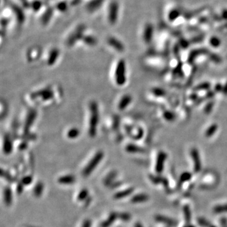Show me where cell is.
<instances>
[{
    "instance_id": "7",
    "label": "cell",
    "mask_w": 227,
    "mask_h": 227,
    "mask_svg": "<svg viewBox=\"0 0 227 227\" xmlns=\"http://www.w3.org/2000/svg\"><path fill=\"white\" fill-rule=\"evenodd\" d=\"M155 220L160 223H162L165 224L169 226L174 227L177 225V222L175 220L162 215L156 216Z\"/></svg>"
},
{
    "instance_id": "29",
    "label": "cell",
    "mask_w": 227,
    "mask_h": 227,
    "mask_svg": "<svg viewBox=\"0 0 227 227\" xmlns=\"http://www.w3.org/2000/svg\"><path fill=\"white\" fill-rule=\"evenodd\" d=\"M191 178V174L189 172H184L181 175L180 178V183L182 184L184 182H186L189 180Z\"/></svg>"
},
{
    "instance_id": "24",
    "label": "cell",
    "mask_w": 227,
    "mask_h": 227,
    "mask_svg": "<svg viewBox=\"0 0 227 227\" xmlns=\"http://www.w3.org/2000/svg\"><path fill=\"white\" fill-rule=\"evenodd\" d=\"M42 6V3L40 0H34L30 3V7L32 8L33 11H37Z\"/></svg>"
},
{
    "instance_id": "18",
    "label": "cell",
    "mask_w": 227,
    "mask_h": 227,
    "mask_svg": "<svg viewBox=\"0 0 227 227\" xmlns=\"http://www.w3.org/2000/svg\"><path fill=\"white\" fill-rule=\"evenodd\" d=\"M104 0H92V1H90L87 5L88 10L90 11H96L95 10L98 9V8L102 5Z\"/></svg>"
},
{
    "instance_id": "31",
    "label": "cell",
    "mask_w": 227,
    "mask_h": 227,
    "mask_svg": "<svg viewBox=\"0 0 227 227\" xmlns=\"http://www.w3.org/2000/svg\"><path fill=\"white\" fill-rule=\"evenodd\" d=\"M33 180V178L31 175H27L23 177L21 180V183L23 185H28L32 184Z\"/></svg>"
},
{
    "instance_id": "39",
    "label": "cell",
    "mask_w": 227,
    "mask_h": 227,
    "mask_svg": "<svg viewBox=\"0 0 227 227\" xmlns=\"http://www.w3.org/2000/svg\"><path fill=\"white\" fill-rule=\"evenodd\" d=\"M211 227H216V226H214V225H211Z\"/></svg>"
},
{
    "instance_id": "5",
    "label": "cell",
    "mask_w": 227,
    "mask_h": 227,
    "mask_svg": "<svg viewBox=\"0 0 227 227\" xmlns=\"http://www.w3.org/2000/svg\"><path fill=\"white\" fill-rule=\"evenodd\" d=\"M83 27L81 25V27L77 28L74 31L68 39V43L69 45H73L76 41L78 39L83 38Z\"/></svg>"
},
{
    "instance_id": "22",
    "label": "cell",
    "mask_w": 227,
    "mask_h": 227,
    "mask_svg": "<svg viewBox=\"0 0 227 227\" xmlns=\"http://www.w3.org/2000/svg\"><path fill=\"white\" fill-rule=\"evenodd\" d=\"M89 192L87 189H81L79 194H78L77 199L79 201H84L85 199H87L88 198Z\"/></svg>"
},
{
    "instance_id": "1",
    "label": "cell",
    "mask_w": 227,
    "mask_h": 227,
    "mask_svg": "<svg viewBox=\"0 0 227 227\" xmlns=\"http://www.w3.org/2000/svg\"><path fill=\"white\" fill-rule=\"evenodd\" d=\"M90 117L89 121L88 133L90 136L93 137L97 133V128L99 121L98 109L97 103L92 102L90 105Z\"/></svg>"
},
{
    "instance_id": "37",
    "label": "cell",
    "mask_w": 227,
    "mask_h": 227,
    "mask_svg": "<svg viewBox=\"0 0 227 227\" xmlns=\"http://www.w3.org/2000/svg\"><path fill=\"white\" fill-rule=\"evenodd\" d=\"M221 224L223 225H225L226 223H227V220L226 219V218H222V219H221Z\"/></svg>"
},
{
    "instance_id": "6",
    "label": "cell",
    "mask_w": 227,
    "mask_h": 227,
    "mask_svg": "<svg viewBox=\"0 0 227 227\" xmlns=\"http://www.w3.org/2000/svg\"><path fill=\"white\" fill-rule=\"evenodd\" d=\"M107 42L111 47L119 52H121L124 50V47L122 43L119 39L114 37H110L108 40H107Z\"/></svg>"
},
{
    "instance_id": "36",
    "label": "cell",
    "mask_w": 227,
    "mask_h": 227,
    "mask_svg": "<svg viewBox=\"0 0 227 227\" xmlns=\"http://www.w3.org/2000/svg\"><path fill=\"white\" fill-rule=\"evenodd\" d=\"M134 227H143V225L139 222H136L134 225Z\"/></svg>"
},
{
    "instance_id": "13",
    "label": "cell",
    "mask_w": 227,
    "mask_h": 227,
    "mask_svg": "<svg viewBox=\"0 0 227 227\" xmlns=\"http://www.w3.org/2000/svg\"><path fill=\"white\" fill-rule=\"evenodd\" d=\"M133 191H134V188H132V187L122 190L121 191H119L115 193L114 195V198L115 199H122V198H124L131 194Z\"/></svg>"
},
{
    "instance_id": "16",
    "label": "cell",
    "mask_w": 227,
    "mask_h": 227,
    "mask_svg": "<svg viewBox=\"0 0 227 227\" xmlns=\"http://www.w3.org/2000/svg\"><path fill=\"white\" fill-rule=\"evenodd\" d=\"M59 54V51L58 49H54L49 54V56L48 57L47 63L49 65H52L55 63L57 59L58 58Z\"/></svg>"
},
{
    "instance_id": "10",
    "label": "cell",
    "mask_w": 227,
    "mask_h": 227,
    "mask_svg": "<svg viewBox=\"0 0 227 227\" xmlns=\"http://www.w3.org/2000/svg\"><path fill=\"white\" fill-rule=\"evenodd\" d=\"M57 181L61 184L70 185L75 182L76 178L73 175H66L60 177Z\"/></svg>"
},
{
    "instance_id": "35",
    "label": "cell",
    "mask_w": 227,
    "mask_h": 227,
    "mask_svg": "<svg viewBox=\"0 0 227 227\" xmlns=\"http://www.w3.org/2000/svg\"><path fill=\"white\" fill-rule=\"evenodd\" d=\"M23 185L22 183H20L17 185V187H16V192L18 194H20L23 191Z\"/></svg>"
},
{
    "instance_id": "26",
    "label": "cell",
    "mask_w": 227,
    "mask_h": 227,
    "mask_svg": "<svg viewBox=\"0 0 227 227\" xmlns=\"http://www.w3.org/2000/svg\"><path fill=\"white\" fill-rule=\"evenodd\" d=\"M80 134V131L77 128H72L69 129L68 132L67 136L69 138L71 139H75L77 138Z\"/></svg>"
},
{
    "instance_id": "9",
    "label": "cell",
    "mask_w": 227,
    "mask_h": 227,
    "mask_svg": "<svg viewBox=\"0 0 227 227\" xmlns=\"http://www.w3.org/2000/svg\"><path fill=\"white\" fill-rule=\"evenodd\" d=\"M166 159V155L164 153L162 152L158 155L157 161H156V171L157 173L160 174V173L162 172L163 169V165L165 160Z\"/></svg>"
},
{
    "instance_id": "38",
    "label": "cell",
    "mask_w": 227,
    "mask_h": 227,
    "mask_svg": "<svg viewBox=\"0 0 227 227\" xmlns=\"http://www.w3.org/2000/svg\"><path fill=\"white\" fill-rule=\"evenodd\" d=\"M184 227H195V226H193V225H187L184 226Z\"/></svg>"
},
{
    "instance_id": "30",
    "label": "cell",
    "mask_w": 227,
    "mask_h": 227,
    "mask_svg": "<svg viewBox=\"0 0 227 227\" xmlns=\"http://www.w3.org/2000/svg\"><path fill=\"white\" fill-rule=\"evenodd\" d=\"M67 4L64 1H60L57 4L56 9L58 10L59 11H65L67 9Z\"/></svg>"
},
{
    "instance_id": "11",
    "label": "cell",
    "mask_w": 227,
    "mask_h": 227,
    "mask_svg": "<svg viewBox=\"0 0 227 227\" xmlns=\"http://www.w3.org/2000/svg\"><path fill=\"white\" fill-rule=\"evenodd\" d=\"M4 201L7 206H10L13 201V194H12V191L10 187H6L4 189L3 191Z\"/></svg>"
},
{
    "instance_id": "15",
    "label": "cell",
    "mask_w": 227,
    "mask_h": 227,
    "mask_svg": "<svg viewBox=\"0 0 227 227\" xmlns=\"http://www.w3.org/2000/svg\"><path fill=\"white\" fill-rule=\"evenodd\" d=\"M149 199V196L146 194H138L134 195L131 198V202L133 203H141L146 202Z\"/></svg>"
},
{
    "instance_id": "8",
    "label": "cell",
    "mask_w": 227,
    "mask_h": 227,
    "mask_svg": "<svg viewBox=\"0 0 227 227\" xmlns=\"http://www.w3.org/2000/svg\"><path fill=\"white\" fill-rule=\"evenodd\" d=\"M36 117V112L35 111H32L31 112L29 113L27 115V117L25 121V124L24 126V132L25 133H28L29 131L30 127L32 126V125L34 123V121Z\"/></svg>"
},
{
    "instance_id": "12",
    "label": "cell",
    "mask_w": 227,
    "mask_h": 227,
    "mask_svg": "<svg viewBox=\"0 0 227 227\" xmlns=\"http://www.w3.org/2000/svg\"><path fill=\"white\" fill-rule=\"evenodd\" d=\"M118 218V214L116 213L115 212H112L111 213L108 218H107V220L103 221L100 226L101 227H109L110 225H112L114 222L115 221V220Z\"/></svg>"
},
{
    "instance_id": "33",
    "label": "cell",
    "mask_w": 227,
    "mask_h": 227,
    "mask_svg": "<svg viewBox=\"0 0 227 227\" xmlns=\"http://www.w3.org/2000/svg\"><path fill=\"white\" fill-rule=\"evenodd\" d=\"M126 150L130 153H137V152H142V149H140L139 148L136 147L134 145H129L126 148Z\"/></svg>"
},
{
    "instance_id": "21",
    "label": "cell",
    "mask_w": 227,
    "mask_h": 227,
    "mask_svg": "<svg viewBox=\"0 0 227 227\" xmlns=\"http://www.w3.org/2000/svg\"><path fill=\"white\" fill-rule=\"evenodd\" d=\"M117 176V173L115 172H112L107 175V177L104 180V183L105 185H111L114 183V180Z\"/></svg>"
},
{
    "instance_id": "34",
    "label": "cell",
    "mask_w": 227,
    "mask_h": 227,
    "mask_svg": "<svg viewBox=\"0 0 227 227\" xmlns=\"http://www.w3.org/2000/svg\"><path fill=\"white\" fill-rule=\"evenodd\" d=\"M91 226H92V221L87 219L83 221L81 227H91Z\"/></svg>"
},
{
    "instance_id": "2",
    "label": "cell",
    "mask_w": 227,
    "mask_h": 227,
    "mask_svg": "<svg viewBox=\"0 0 227 227\" xmlns=\"http://www.w3.org/2000/svg\"><path fill=\"white\" fill-rule=\"evenodd\" d=\"M103 158H104V153H103V152L98 151L97 153L93 156V158L91 159V160L84 168L83 172H82L83 175L85 177H86L90 174H92V172L95 170V168L100 163Z\"/></svg>"
},
{
    "instance_id": "17",
    "label": "cell",
    "mask_w": 227,
    "mask_h": 227,
    "mask_svg": "<svg viewBox=\"0 0 227 227\" xmlns=\"http://www.w3.org/2000/svg\"><path fill=\"white\" fill-rule=\"evenodd\" d=\"M13 149V145H12V142L10 138L8 136H6L5 138V141H4V145H3V151L4 153L6 154H10Z\"/></svg>"
},
{
    "instance_id": "3",
    "label": "cell",
    "mask_w": 227,
    "mask_h": 227,
    "mask_svg": "<svg viewBox=\"0 0 227 227\" xmlns=\"http://www.w3.org/2000/svg\"><path fill=\"white\" fill-rule=\"evenodd\" d=\"M119 15V4L118 1L112 0L109 4L107 9V20L111 25L117 23Z\"/></svg>"
},
{
    "instance_id": "19",
    "label": "cell",
    "mask_w": 227,
    "mask_h": 227,
    "mask_svg": "<svg viewBox=\"0 0 227 227\" xmlns=\"http://www.w3.org/2000/svg\"><path fill=\"white\" fill-rule=\"evenodd\" d=\"M131 101V97L129 95H124L119 103V108L121 110H124L126 109Z\"/></svg>"
},
{
    "instance_id": "27",
    "label": "cell",
    "mask_w": 227,
    "mask_h": 227,
    "mask_svg": "<svg viewBox=\"0 0 227 227\" xmlns=\"http://www.w3.org/2000/svg\"><path fill=\"white\" fill-rule=\"evenodd\" d=\"M83 40L86 44L89 45H93L96 44L97 39L93 37V36H86L85 37L83 38Z\"/></svg>"
},
{
    "instance_id": "4",
    "label": "cell",
    "mask_w": 227,
    "mask_h": 227,
    "mask_svg": "<svg viewBox=\"0 0 227 227\" xmlns=\"http://www.w3.org/2000/svg\"><path fill=\"white\" fill-rule=\"evenodd\" d=\"M115 80L118 85H123L126 81V63L122 59L118 62L115 68Z\"/></svg>"
},
{
    "instance_id": "14",
    "label": "cell",
    "mask_w": 227,
    "mask_h": 227,
    "mask_svg": "<svg viewBox=\"0 0 227 227\" xmlns=\"http://www.w3.org/2000/svg\"><path fill=\"white\" fill-rule=\"evenodd\" d=\"M191 156L194 162V170L196 172H198L201 169V162L197 151L193 150L191 152Z\"/></svg>"
},
{
    "instance_id": "28",
    "label": "cell",
    "mask_w": 227,
    "mask_h": 227,
    "mask_svg": "<svg viewBox=\"0 0 227 227\" xmlns=\"http://www.w3.org/2000/svg\"><path fill=\"white\" fill-rule=\"evenodd\" d=\"M131 214L128 213H121L118 214V218L124 221H128L131 220Z\"/></svg>"
},
{
    "instance_id": "20",
    "label": "cell",
    "mask_w": 227,
    "mask_h": 227,
    "mask_svg": "<svg viewBox=\"0 0 227 227\" xmlns=\"http://www.w3.org/2000/svg\"><path fill=\"white\" fill-rule=\"evenodd\" d=\"M43 191H44V184L42 182H38L35 185L33 192H34V194L35 197H39L42 194Z\"/></svg>"
},
{
    "instance_id": "23",
    "label": "cell",
    "mask_w": 227,
    "mask_h": 227,
    "mask_svg": "<svg viewBox=\"0 0 227 227\" xmlns=\"http://www.w3.org/2000/svg\"><path fill=\"white\" fill-rule=\"evenodd\" d=\"M183 211H184L185 221H186L187 223H189L191 220V213L189 206H187V205L184 206L183 208Z\"/></svg>"
},
{
    "instance_id": "25",
    "label": "cell",
    "mask_w": 227,
    "mask_h": 227,
    "mask_svg": "<svg viewBox=\"0 0 227 227\" xmlns=\"http://www.w3.org/2000/svg\"><path fill=\"white\" fill-rule=\"evenodd\" d=\"M213 211L215 213H227V204L218 205L214 208Z\"/></svg>"
},
{
    "instance_id": "32",
    "label": "cell",
    "mask_w": 227,
    "mask_h": 227,
    "mask_svg": "<svg viewBox=\"0 0 227 227\" xmlns=\"http://www.w3.org/2000/svg\"><path fill=\"white\" fill-rule=\"evenodd\" d=\"M198 223H199V225L203 227H211L212 225L208 221L203 218H200L198 219Z\"/></svg>"
}]
</instances>
